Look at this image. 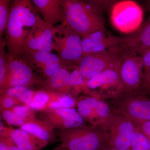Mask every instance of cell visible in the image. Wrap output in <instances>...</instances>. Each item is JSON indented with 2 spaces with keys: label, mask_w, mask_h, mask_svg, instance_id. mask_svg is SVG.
Returning a JSON list of instances; mask_svg holds the SVG:
<instances>
[{
  "label": "cell",
  "mask_w": 150,
  "mask_h": 150,
  "mask_svg": "<svg viewBox=\"0 0 150 150\" xmlns=\"http://www.w3.org/2000/svg\"><path fill=\"white\" fill-rule=\"evenodd\" d=\"M38 13L30 0H15L11 4L4 38L8 59L23 56L28 36Z\"/></svg>",
  "instance_id": "6da1fadb"
},
{
  "label": "cell",
  "mask_w": 150,
  "mask_h": 150,
  "mask_svg": "<svg viewBox=\"0 0 150 150\" xmlns=\"http://www.w3.org/2000/svg\"><path fill=\"white\" fill-rule=\"evenodd\" d=\"M65 21L82 37L105 29L102 13L88 2L78 0H62Z\"/></svg>",
  "instance_id": "7a4b0ae2"
},
{
  "label": "cell",
  "mask_w": 150,
  "mask_h": 150,
  "mask_svg": "<svg viewBox=\"0 0 150 150\" xmlns=\"http://www.w3.org/2000/svg\"><path fill=\"white\" fill-rule=\"evenodd\" d=\"M53 49L63 61L70 65H77L83 56L82 37L65 23L52 30Z\"/></svg>",
  "instance_id": "3957f363"
},
{
  "label": "cell",
  "mask_w": 150,
  "mask_h": 150,
  "mask_svg": "<svg viewBox=\"0 0 150 150\" xmlns=\"http://www.w3.org/2000/svg\"><path fill=\"white\" fill-rule=\"evenodd\" d=\"M110 18L116 29L123 33L131 34L142 24L143 10L134 1L117 2L112 7Z\"/></svg>",
  "instance_id": "277c9868"
},
{
  "label": "cell",
  "mask_w": 150,
  "mask_h": 150,
  "mask_svg": "<svg viewBox=\"0 0 150 150\" xmlns=\"http://www.w3.org/2000/svg\"><path fill=\"white\" fill-rule=\"evenodd\" d=\"M59 137L65 150H98L103 139L98 131L82 126L62 130Z\"/></svg>",
  "instance_id": "5b68a950"
},
{
  "label": "cell",
  "mask_w": 150,
  "mask_h": 150,
  "mask_svg": "<svg viewBox=\"0 0 150 150\" xmlns=\"http://www.w3.org/2000/svg\"><path fill=\"white\" fill-rule=\"evenodd\" d=\"M123 54L104 52L84 54L77 66L86 82L105 70L112 69L117 71Z\"/></svg>",
  "instance_id": "8992f818"
},
{
  "label": "cell",
  "mask_w": 150,
  "mask_h": 150,
  "mask_svg": "<svg viewBox=\"0 0 150 150\" xmlns=\"http://www.w3.org/2000/svg\"><path fill=\"white\" fill-rule=\"evenodd\" d=\"M117 71L126 90H136L143 85L144 66L139 55L126 51L121 56Z\"/></svg>",
  "instance_id": "52a82bcc"
},
{
  "label": "cell",
  "mask_w": 150,
  "mask_h": 150,
  "mask_svg": "<svg viewBox=\"0 0 150 150\" xmlns=\"http://www.w3.org/2000/svg\"><path fill=\"white\" fill-rule=\"evenodd\" d=\"M83 54L108 52L123 54L128 50L122 40L106 29L98 30L82 37Z\"/></svg>",
  "instance_id": "ba28073f"
},
{
  "label": "cell",
  "mask_w": 150,
  "mask_h": 150,
  "mask_svg": "<svg viewBox=\"0 0 150 150\" xmlns=\"http://www.w3.org/2000/svg\"><path fill=\"white\" fill-rule=\"evenodd\" d=\"M86 81L77 65H67L62 67L40 84L50 92L66 93L71 88L83 85Z\"/></svg>",
  "instance_id": "9c48e42d"
},
{
  "label": "cell",
  "mask_w": 150,
  "mask_h": 150,
  "mask_svg": "<svg viewBox=\"0 0 150 150\" xmlns=\"http://www.w3.org/2000/svg\"><path fill=\"white\" fill-rule=\"evenodd\" d=\"M35 80L33 70L22 58L8 59L4 78L0 84L1 90L3 91L18 86L28 87L37 82Z\"/></svg>",
  "instance_id": "30bf717a"
},
{
  "label": "cell",
  "mask_w": 150,
  "mask_h": 150,
  "mask_svg": "<svg viewBox=\"0 0 150 150\" xmlns=\"http://www.w3.org/2000/svg\"><path fill=\"white\" fill-rule=\"evenodd\" d=\"M21 58L33 71L40 73L46 79L62 67L70 65L51 51H29L25 52Z\"/></svg>",
  "instance_id": "8fae6325"
},
{
  "label": "cell",
  "mask_w": 150,
  "mask_h": 150,
  "mask_svg": "<svg viewBox=\"0 0 150 150\" xmlns=\"http://www.w3.org/2000/svg\"><path fill=\"white\" fill-rule=\"evenodd\" d=\"M109 136L113 147L119 150H130L136 131L129 118L118 116L108 122Z\"/></svg>",
  "instance_id": "7c38bea8"
},
{
  "label": "cell",
  "mask_w": 150,
  "mask_h": 150,
  "mask_svg": "<svg viewBox=\"0 0 150 150\" xmlns=\"http://www.w3.org/2000/svg\"><path fill=\"white\" fill-rule=\"evenodd\" d=\"M41 121L54 128L62 130L81 127L84 123V118L76 109L71 108L49 109L41 110Z\"/></svg>",
  "instance_id": "4fadbf2b"
},
{
  "label": "cell",
  "mask_w": 150,
  "mask_h": 150,
  "mask_svg": "<svg viewBox=\"0 0 150 150\" xmlns=\"http://www.w3.org/2000/svg\"><path fill=\"white\" fill-rule=\"evenodd\" d=\"M88 89L103 95H113L121 93L125 89L117 70L107 69L87 81Z\"/></svg>",
  "instance_id": "5bb4252c"
},
{
  "label": "cell",
  "mask_w": 150,
  "mask_h": 150,
  "mask_svg": "<svg viewBox=\"0 0 150 150\" xmlns=\"http://www.w3.org/2000/svg\"><path fill=\"white\" fill-rule=\"evenodd\" d=\"M54 27L44 21L38 14L36 23L28 36L24 53L32 51H51L53 50L52 30Z\"/></svg>",
  "instance_id": "9a60e30c"
},
{
  "label": "cell",
  "mask_w": 150,
  "mask_h": 150,
  "mask_svg": "<svg viewBox=\"0 0 150 150\" xmlns=\"http://www.w3.org/2000/svg\"><path fill=\"white\" fill-rule=\"evenodd\" d=\"M122 40L128 51L138 55L150 48V16L136 31Z\"/></svg>",
  "instance_id": "2e32d148"
},
{
  "label": "cell",
  "mask_w": 150,
  "mask_h": 150,
  "mask_svg": "<svg viewBox=\"0 0 150 150\" xmlns=\"http://www.w3.org/2000/svg\"><path fill=\"white\" fill-rule=\"evenodd\" d=\"M35 10L44 21L54 26L65 21L61 0H33Z\"/></svg>",
  "instance_id": "e0dca14e"
},
{
  "label": "cell",
  "mask_w": 150,
  "mask_h": 150,
  "mask_svg": "<svg viewBox=\"0 0 150 150\" xmlns=\"http://www.w3.org/2000/svg\"><path fill=\"white\" fill-rule=\"evenodd\" d=\"M4 130L10 136L20 150H40L47 144L21 129L5 128Z\"/></svg>",
  "instance_id": "ac0fdd59"
},
{
  "label": "cell",
  "mask_w": 150,
  "mask_h": 150,
  "mask_svg": "<svg viewBox=\"0 0 150 150\" xmlns=\"http://www.w3.org/2000/svg\"><path fill=\"white\" fill-rule=\"evenodd\" d=\"M21 128L47 144L54 138L53 128L44 121L35 118L26 121Z\"/></svg>",
  "instance_id": "d6986e66"
},
{
  "label": "cell",
  "mask_w": 150,
  "mask_h": 150,
  "mask_svg": "<svg viewBox=\"0 0 150 150\" xmlns=\"http://www.w3.org/2000/svg\"><path fill=\"white\" fill-rule=\"evenodd\" d=\"M129 102L125 109L127 115L139 122L150 121V100L135 99Z\"/></svg>",
  "instance_id": "ffe728a7"
},
{
  "label": "cell",
  "mask_w": 150,
  "mask_h": 150,
  "mask_svg": "<svg viewBox=\"0 0 150 150\" xmlns=\"http://www.w3.org/2000/svg\"><path fill=\"white\" fill-rule=\"evenodd\" d=\"M98 100L93 97H88L81 100L78 103V112L83 118L96 123L100 121L98 114L97 108Z\"/></svg>",
  "instance_id": "44dd1931"
},
{
  "label": "cell",
  "mask_w": 150,
  "mask_h": 150,
  "mask_svg": "<svg viewBox=\"0 0 150 150\" xmlns=\"http://www.w3.org/2000/svg\"><path fill=\"white\" fill-rule=\"evenodd\" d=\"M51 96L45 91L36 92L28 106L32 110L41 111L49 109L51 103L58 98L56 97L51 98Z\"/></svg>",
  "instance_id": "7402d4cb"
},
{
  "label": "cell",
  "mask_w": 150,
  "mask_h": 150,
  "mask_svg": "<svg viewBox=\"0 0 150 150\" xmlns=\"http://www.w3.org/2000/svg\"><path fill=\"white\" fill-rule=\"evenodd\" d=\"M4 93L16 98L21 102L28 105L34 96L35 93L29 87L18 86L6 90Z\"/></svg>",
  "instance_id": "603a6c76"
},
{
  "label": "cell",
  "mask_w": 150,
  "mask_h": 150,
  "mask_svg": "<svg viewBox=\"0 0 150 150\" xmlns=\"http://www.w3.org/2000/svg\"><path fill=\"white\" fill-rule=\"evenodd\" d=\"M9 0H0V39L6 28L11 7Z\"/></svg>",
  "instance_id": "cb8c5ba5"
},
{
  "label": "cell",
  "mask_w": 150,
  "mask_h": 150,
  "mask_svg": "<svg viewBox=\"0 0 150 150\" xmlns=\"http://www.w3.org/2000/svg\"><path fill=\"white\" fill-rule=\"evenodd\" d=\"M131 149L132 150H150L149 139L142 132L137 131L134 135Z\"/></svg>",
  "instance_id": "d4e9b609"
},
{
  "label": "cell",
  "mask_w": 150,
  "mask_h": 150,
  "mask_svg": "<svg viewBox=\"0 0 150 150\" xmlns=\"http://www.w3.org/2000/svg\"><path fill=\"white\" fill-rule=\"evenodd\" d=\"M76 101L71 96L63 95L59 97L56 100L52 101L50 105V108L57 109L61 108H71L75 106Z\"/></svg>",
  "instance_id": "484cf974"
},
{
  "label": "cell",
  "mask_w": 150,
  "mask_h": 150,
  "mask_svg": "<svg viewBox=\"0 0 150 150\" xmlns=\"http://www.w3.org/2000/svg\"><path fill=\"white\" fill-rule=\"evenodd\" d=\"M5 40L4 39H0V84L2 83L5 75L6 66L7 62V52H6Z\"/></svg>",
  "instance_id": "4316f807"
},
{
  "label": "cell",
  "mask_w": 150,
  "mask_h": 150,
  "mask_svg": "<svg viewBox=\"0 0 150 150\" xmlns=\"http://www.w3.org/2000/svg\"><path fill=\"white\" fill-rule=\"evenodd\" d=\"M18 117L26 121L35 118L34 112L28 105H16L9 109Z\"/></svg>",
  "instance_id": "83f0119b"
},
{
  "label": "cell",
  "mask_w": 150,
  "mask_h": 150,
  "mask_svg": "<svg viewBox=\"0 0 150 150\" xmlns=\"http://www.w3.org/2000/svg\"><path fill=\"white\" fill-rule=\"evenodd\" d=\"M0 150H20L10 136L4 130L1 134Z\"/></svg>",
  "instance_id": "f1b7e54d"
},
{
  "label": "cell",
  "mask_w": 150,
  "mask_h": 150,
  "mask_svg": "<svg viewBox=\"0 0 150 150\" xmlns=\"http://www.w3.org/2000/svg\"><path fill=\"white\" fill-rule=\"evenodd\" d=\"M2 112L3 118L9 125L21 126L26 122L25 120L18 117L9 109L3 110Z\"/></svg>",
  "instance_id": "f546056e"
},
{
  "label": "cell",
  "mask_w": 150,
  "mask_h": 150,
  "mask_svg": "<svg viewBox=\"0 0 150 150\" xmlns=\"http://www.w3.org/2000/svg\"><path fill=\"white\" fill-rule=\"evenodd\" d=\"M20 101L15 97L8 96L4 93L1 98V107L3 110L9 109L19 104Z\"/></svg>",
  "instance_id": "4dcf8cb0"
},
{
  "label": "cell",
  "mask_w": 150,
  "mask_h": 150,
  "mask_svg": "<svg viewBox=\"0 0 150 150\" xmlns=\"http://www.w3.org/2000/svg\"><path fill=\"white\" fill-rule=\"evenodd\" d=\"M139 56L144 66V75L150 71V48L145 50Z\"/></svg>",
  "instance_id": "1f68e13d"
},
{
  "label": "cell",
  "mask_w": 150,
  "mask_h": 150,
  "mask_svg": "<svg viewBox=\"0 0 150 150\" xmlns=\"http://www.w3.org/2000/svg\"><path fill=\"white\" fill-rule=\"evenodd\" d=\"M139 122L142 133L144 134L148 139H150V121H141Z\"/></svg>",
  "instance_id": "d6a6232c"
},
{
  "label": "cell",
  "mask_w": 150,
  "mask_h": 150,
  "mask_svg": "<svg viewBox=\"0 0 150 150\" xmlns=\"http://www.w3.org/2000/svg\"><path fill=\"white\" fill-rule=\"evenodd\" d=\"M149 83H150V71L144 75V81H143L142 86L145 85Z\"/></svg>",
  "instance_id": "836d02e7"
},
{
  "label": "cell",
  "mask_w": 150,
  "mask_h": 150,
  "mask_svg": "<svg viewBox=\"0 0 150 150\" xmlns=\"http://www.w3.org/2000/svg\"><path fill=\"white\" fill-rule=\"evenodd\" d=\"M145 6L146 9L150 13V0H148L145 1Z\"/></svg>",
  "instance_id": "e575fe53"
},
{
  "label": "cell",
  "mask_w": 150,
  "mask_h": 150,
  "mask_svg": "<svg viewBox=\"0 0 150 150\" xmlns=\"http://www.w3.org/2000/svg\"><path fill=\"white\" fill-rule=\"evenodd\" d=\"M143 87L146 90V91L150 94V83L143 86Z\"/></svg>",
  "instance_id": "d590c367"
},
{
  "label": "cell",
  "mask_w": 150,
  "mask_h": 150,
  "mask_svg": "<svg viewBox=\"0 0 150 150\" xmlns=\"http://www.w3.org/2000/svg\"><path fill=\"white\" fill-rule=\"evenodd\" d=\"M54 150H65L64 149H63V148H62V147H61V146H60V147H59L58 148V149H55Z\"/></svg>",
  "instance_id": "8d00e7d4"
},
{
  "label": "cell",
  "mask_w": 150,
  "mask_h": 150,
  "mask_svg": "<svg viewBox=\"0 0 150 150\" xmlns=\"http://www.w3.org/2000/svg\"><path fill=\"white\" fill-rule=\"evenodd\" d=\"M109 150H119L118 149H115V148H113V149H110Z\"/></svg>",
  "instance_id": "74e56055"
}]
</instances>
